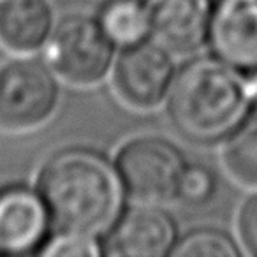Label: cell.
Listing matches in <instances>:
<instances>
[{
  "mask_svg": "<svg viewBox=\"0 0 257 257\" xmlns=\"http://www.w3.org/2000/svg\"><path fill=\"white\" fill-rule=\"evenodd\" d=\"M37 190L58 234L93 238L116 220L121 208V178L92 150L69 148L43 166Z\"/></svg>",
  "mask_w": 257,
  "mask_h": 257,
  "instance_id": "obj_1",
  "label": "cell"
},
{
  "mask_svg": "<svg viewBox=\"0 0 257 257\" xmlns=\"http://www.w3.org/2000/svg\"><path fill=\"white\" fill-rule=\"evenodd\" d=\"M252 100H255L253 83H246L222 60L201 58L175 79L169 113L187 140L213 143L239 127Z\"/></svg>",
  "mask_w": 257,
  "mask_h": 257,
  "instance_id": "obj_2",
  "label": "cell"
},
{
  "mask_svg": "<svg viewBox=\"0 0 257 257\" xmlns=\"http://www.w3.org/2000/svg\"><path fill=\"white\" fill-rule=\"evenodd\" d=\"M58 102V85L48 64L25 55L0 65V127L30 131L51 116Z\"/></svg>",
  "mask_w": 257,
  "mask_h": 257,
  "instance_id": "obj_3",
  "label": "cell"
},
{
  "mask_svg": "<svg viewBox=\"0 0 257 257\" xmlns=\"http://www.w3.org/2000/svg\"><path fill=\"white\" fill-rule=\"evenodd\" d=\"M109 37L102 27L86 16H67L46 41V64L72 85L97 83L113 58Z\"/></svg>",
  "mask_w": 257,
  "mask_h": 257,
  "instance_id": "obj_4",
  "label": "cell"
},
{
  "mask_svg": "<svg viewBox=\"0 0 257 257\" xmlns=\"http://www.w3.org/2000/svg\"><path fill=\"white\" fill-rule=\"evenodd\" d=\"M187 166L173 145L145 138L128 143L118 155L121 183L136 199L164 203L178 196V187Z\"/></svg>",
  "mask_w": 257,
  "mask_h": 257,
  "instance_id": "obj_5",
  "label": "cell"
},
{
  "mask_svg": "<svg viewBox=\"0 0 257 257\" xmlns=\"http://www.w3.org/2000/svg\"><path fill=\"white\" fill-rule=\"evenodd\" d=\"M50 213L39 190L11 185L0 190V253L30 255L48 243Z\"/></svg>",
  "mask_w": 257,
  "mask_h": 257,
  "instance_id": "obj_6",
  "label": "cell"
},
{
  "mask_svg": "<svg viewBox=\"0 0 257 257\" xmlns=\"http://www.w3.org/2000/svg\"><path fill=\"white\" fill-rule=\"evenodd\" d=\"M208 34L218 60L241 71L257 69V0H218Z\"/></svg>",
  "mask_w": 257,
  "mask_h": 257,
  "instance_id": "obj_7",
  "label": "cell"
},
{
  "mask_svg": "<svg viewBox=\"0 0 257 257\" xmlns=\"http://www.w3.org/2000/svg\"><path fill=\"white\" fill-rule=\"evenodd\" d=\"M171 79V60L161 46L154 44L131 46L114 69L118 93L136 107H152L161 102Z\"/></svg>",
  "mask_w": 257,
  "mask_h": 257,
  "instance_id": "obj_8",
  "label": "cell"
},
{
  "mask_svg": "<svg viewBox=\"0 0 257 257\" xmlns=\"http://www.w3.org/2000/svg\"><path fill=\"white\" fill-rule=\"evenodd\" d=\"M150 30L166 50L196 51L210 30V0H147Z\"/></svg>",
  "mask_w": 257,
  "mask_h": 257,
  "instance_id": "obj_9",
  "label": "cell"
},
{
  "mask_svg": "<svg viewBox=\"0 0 257 257\" xmlns=\"http://www.w3.org/2000/svg\"><path fill=\"white\" fill-rule=\"evenodd\" d=\"M175 245V224L155 208H136L114 224L102 252L116 257H162Z\"/></svg>",
  "mask_w": 257,
  "mask_h": 257,
  "instance_id": "obj_10",
  "label": "cell"
},
{
  "mask_svg": "<svg viewBox=\"0 0 257 257\" xmlns=\"http://www.w3.org/2000/svg\"><path fill=\"white\" fill-rule=\"evenodd\" d=\"M53 30V13L46 0H0V46L29 55L44 46Z\"/></svg>",
  "mask_w": 257,
  "mask_h": 257,
  "instance_id": "obj_11",
  "label": "cell"
},
{
  "mask_svg": "<svg viewBox=\"0 0 257 257\" xmlns=\"http://www.w3.org/2000/svg\"><path fill=\"white\" fill-rule=\"evenodd\" d=\"M99 25L111 43L136 46L150 30L147 4L140 0H109L100 11Z\"/></svg>",
  "mask_w": 257,
  "mask_h": 257,
  "instance_id": "obj_12",
  "label": "cell"
},
{
  "mask_svg": "<svg viewBox=\"0 0 257 257\" xmlns=\"http://www.w3.org/2000/svg\"><path fill=\"white\" fill-rule=\"evenodd\" d=\"M225 166L239 182L257 185V121L232 136L225 148Z\"/></svg>",
  "mask_w": 257,
  "mask_h": 257,
  "instance_id": "obj_13",
  "label": "cell"
},
{
  "mask_svg": "<svg viewBox=\"0 0 257 257\" xmlns=\"http://www.w3.org/2000/svg\"><path fill=\"white\" fill-rule=\"evenodd\" d=\"M171 253L178 257H236L238 248L222 232L197 231L178 243Z\"/></svg>",
  "mask_w": 257,
  "mask_h": 257,
  "instance_id": "obj_14",
  "label": "cell"
},
{
  "mask_svg": "<svg viewBox=\"0 0 257 257\" xmlns=\"http://www.w3.org/2000/svg\"><path fill=\"white\" fill-rule=\"evenodd\" d=\"M215 187V176L210 169L203 166H192L183 173L176 197L190 206H203L213 197Z\"/></svg>",
  "mask_w": 257,
  "mask_h": 257,
  "instance_id": "obj_15",
  "label": "cell"
},
{
  "mask_svg": "<svg viewBox=\"0 0 257 257\" xmlns=\"http://www.w3.org/2000/svg\"><path fill=\"white\" fill-rule=\"evenodd\" d=\"M53 255H71V257H92L102 253V250L93 243L90 236H76V234H60L57 241L51 243L46 250Z\"/></svg>",
  "mask_w": 257,
  "mask_h": 257,
  "instance_id": "obj_16",
  "label": "cell"
},
{
  "mask_svg": "<svg viewBox=\"0 0 257 257\" xmlns=\"http://www.w3.org/2000/svg\"><path fill=\"white\" fill-rule=\"evenodd\" d=\"M239 236L246 248L257 255V196L250 197L239 211Z\"/></svg>",
  "mask_w": 257,
  "mask_h": 257,
  "instance_id": "obj_17",
  "label": "cell"
},
{
  "mask_svg": "<svg viewBox=\"0 0 257 257\" xmlns=\"http://www.w3.org/2000/svg\"><path fill=\"white\" fill-rule=\"evenodd\" d=\"M253 90H255V102H257V78H255V81H253Z\"/></svg>",
  "mask_w": 257,
  "mask_h": 257,
  "instance_id": "obj_18",
  "label": "cell"
}]
</instances>
